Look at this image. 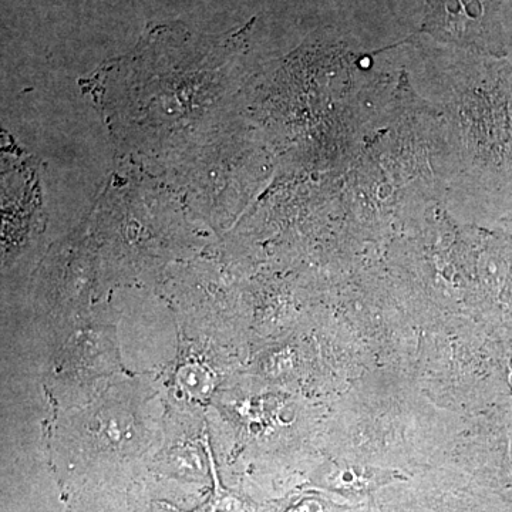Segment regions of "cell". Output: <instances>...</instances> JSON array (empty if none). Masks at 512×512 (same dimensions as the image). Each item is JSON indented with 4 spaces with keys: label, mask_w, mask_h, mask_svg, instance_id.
I'll list each match as a JSON object with an SVG mask.
<instances>
[{
    "label": "cell",
    "mask_w": 512,
    "mask_h": 512,
    "mask_svg": "<svg viewBox=\"0 0 512 512\" xmlns=\"http://www.w3.org/2000/svg\"><path fill=\"white\" fill-rule=\"evenodd\" d=\"M500 0H427L424 30L441 42L503 56L495 12Z\"/></svg>",
    "instance_id": "obj_1"
},
{
    "label": "cell",
    "mask_w": 512,
    "mask_h": 512,
    "mask_svg": "<svg viewBox=\"0 0 512 512\" xmlns=\"http://www.w3.org/2000/svg\"><path fill=\"white\" fill-rule=\"evenodd\" d=\"M204 446L205 451H207L208 461H210L214 488H212V493L208 500L192 512H255L254 505L245 500V498L239 497V495L227 490L221 484L217 470H215L214 458H212L208 440L204 441Z\"/></svg>",
    "instance_id": "obj_2"
},
{
    "label": "cell",
    "mask_w": 512,
    "mask_h": 512,
    "mask_svg": "<svg viewBox=\"0 0 512 512\" xmlns=\"http://www.w3.org/2000/svg\"><path fill=\"white\" fill-rule=\"evenodd\" d=\"M507 369H508V382H510V386L512 389V353H511L510 357H508Z\"/></svg>",
    "instance_id": "obj_3"
}]
</instances>
